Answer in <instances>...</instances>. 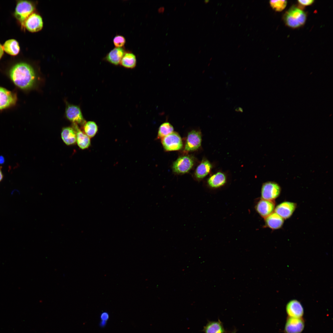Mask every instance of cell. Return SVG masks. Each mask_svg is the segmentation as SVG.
I'll return each instance as SVG.
<instances>
[{"label": "cell", "mask_w": 333, "mask_h": 333, "mask_svg": "<svg viewBox=\"0 0 333 333\" xmlns=\"http://www.w3.org/2000/svg\"><path fill=\"white\" fill-rule=\"evenodd\" d=\"M10 76L14 83L23 89L31 87L36 80L33 69L25 63H20L14 65L10 70Z\"/></svg>", "instance_id": "1"}, {"label": "cell", "mask_w": 333, "mask_h": 333, "mask_svg": "<svg viewBox=\"0 0 333 333\" xmlns=\"http://www.w3.org/2000/svg\"><path fill=\"white\" fill-rule=\"evenodd\" d=\"M306 15L303 10L296 7H292L285 14L284 20L286 24L292 28L300 27L304 24Z\"/></svg>", "instance_id": "2"}, {"label": "cell", "mask_w": 333, "mask_h": 333, "mask_svg": "<svg viewBox=\"0 0 333 333\" xmlns=\"http://www.w3.org/2000/svg\"><path fill=\"white\" fill-rule=\"evenodd\" d=\"M34 10L32 4L27 1H19L16 5L14 12L15 18L20 23L22 27H24L25 22Z\"/></svg>", "instance_id": "3"}, {"label": "cell", "mask_w": 333, "mask_h": 333, "mask_svg": "<svg viewBox=\"0 0 333 333\" xmlns=\"http://www.w3.org/2000/svg\"><path fill=\"white\" fill-rule=\"evenodd\" d=\"M281 189L277 183L268 182L264 183L261 190V199L269 200H274L280 195Z\"/></svg>", "instance_id": "4"}, {"label": "cell", "mask_w": 333, "mask_h": 333, "mask_svg": "<svg viewBox=\"0 0 333 333\" xmlns=\"http://www.w3.org/2000/svg\"><path fill=\"white\" fill-rule=\"evenodd\" d=\"M162 143L164 149L167 151L177 150L183 146V142L179 134L173 132L162 138Z\"/></svg>", "instance_id": "5"}, {"label": "cell", "mask_w": 333, "mask_h": 333, "mask_svg": "<svg viewBox=\"0 0 333 333\" xmlns=\"http://www.w3.org/2000/svg\"><path fill=\"white\" fill-rule=\"evenodd\" d=\"M67 118L72 123L83 125L85 121L81 109L78 106L67 104L65 110Z\"/></svg>", "instance_id": "6"}, {"label": "cell", "mask_w": 333, "mask_h": 333, "mask_svg": "<svg viewBox=\"0 0 333 333\" xmlns=\"http://www.w3.org/2000/svg\"><path fill=\"white\" fill-rule=\"evenodd\" d=\"M193 159L189 156L179 158L173 163V170L177 174H183L188 171L194 165Z\"/></svg>", "instance_id": "7"}, {"label": "cell", "mask_w": 333, "mask_h": 333, "mask_svg": "<svg viewBox=\"0 0 333 333\" xmlns=\"http://www.w3.org/2000/svg\"><path fill=\"white\" fill-rule=\"evenodd\" d=\"M305 326V321L302 318H297L288 317L284 328V333H301Z\"/></svg>", "instance_id": "8"}, {"label": "cell", "mask_w": 333, "mask_h": 333, "mask_svg": "<svg viewBox=\"0 0 333 333\" xmlns=\"http://www.w3.org/2000/svg\"><path fill=\"white\" fill-rule=\"evenodd\" d=\"M275 203L274 200H269L261 199L257 203L255 209L258 214L265 219L274 212Z\"/></svg>", "instance_id": "9"}, {"label": "cell", "mask_w": 333, "mask_h": 333, "mask_svg": "<svg viewBox=\"0 0 333 333\" xmlns=\"http://www.w3.org/2000/svg\"><path fill=\"white\" fill-rule=\"evenodd\" d=\"M201 141L200 132L197 130L191 131L188 134L184 150L189 152L197 150L200 146Z\"/></svg>", "instance_id": "10"}, {"label": "cell", "mask_w": 333, "mask_h": 333, "mask_svg": "<svg viewBox=\"0 0 333 333\" xmlns=\"http://www.w3.org/2000/svg\"><path fill=\"white\" fill-rule=\"evenodd\" d=\"M296 207L297 204L295 203L285 201L277 205L274 212L284 219H287L291 216Z\"/></svg>", "instance_id": "11"}, {"label": "cell", "mask_w": 333, "mask_h": 333, "mask_svg": "<svg viewBox=\"0 0 333 333\" xmlns=\"http://www.w3.org/2000/svg\"><path fill=\"white\" fill-rule=\"evenodd\" d=\"M286 311L288 317L302 318L304 314L303 308L298 301L293 299L290 301L286 306Z\"/></svg>", "instance_id": "12"}, {"label": "cell", "mask_w": 333, "mask_h": 333, "mask_svg": "<svg viewBox=\"0 0 333 333\" xmlns=\"http://www.w3.org/2000/svg\"><path fill=\"white\" fill-rule=\"evenodd\" d=\"M24 27L31 32H35L40 31L43 27V22L41 17L35 13L32 14L26 20Z\"/></svg>", "instance_id": "13"}, {"label": "cell", "mask_w": 333, "mask_h": 333, "mask_svg": "<svg viewBox=\"0 0 333 333\" xmlns=\"http://www.w3.org/2000/svg\"><path fill=\"white\" fill-rule=\"evenodd\" d=\"M16 101L17 97L14 94L0 87V109L13 105Z\"/></svg>", "instance_id": "14"}, {"label": "cell", "mask_w": 333, "mask_h": 333, "mask_svg": "<svg viewBox=\"0 0 333 333\" xmlns=\"http://www.w3.org/2000/svg\"><path fill=\"white\" fill-rule=\"evenodd\" d=\"M126 52L123 47H115L111 50L104 58V60L115 65L120 64L121 60Z\"/></svg>", "instance_id": "15"}, {"label": "cell", "mask_w": 333, "mask_h": 333, "mask_svg": "<svg viewBox=\"0 0 333 333\" xmlns=\"http://www.w3.org/2000/svg\"><path fill=\"white\" fill-rule=\"evenodd\" d=\"M72 127L76 132V142L79 147L82 150L88 148L91 145L90 138L79 127L77 124L72 123Z\"/></svg>", "instance_id": "16"}, {"label": "cell", "mask_w": 333, "mask_h": 333, "mask_svg": "<svg viewBox=\"0 0 333 333\" xmlns=\"http://www.w3.org/2000/svg\"><path fill=\"white\" fill-rule=\"evenodd\" d=\"M264 219L266 226L273 230L280 228L284 222V219L274 212Z\"/></svg>", "instance_id": "17"}, {"label": "cell", "mask_w": 333, "mask_h": 333, "mask_svg": "<svg viewBox=\"0 0 333 333\" xmlns=\"http://www.w3.org/2000/svg\"><path fill=\"white\" fill-rule=\"evenodd\" d=\"M61 137L64 142L67 145H73L76 142V132L72 127H66L63 128L61 132Z\"/></svg>", "instance_id": "18"}, {"label": "cell", "mask_w": 333, "mask_h": 333, "mask_svg": "<svg viewBox=\"0 0 333 333\" xmlns=\"http://www.w3.org/2000/svg\"><path fill=\"white\" fill-rule=\"evenodd\" d=\"M202 331L204 333H226L227 332L219 319L217 321H208L204 327Z\"/></svg>", "instance_id": "19"}, {"label": "cell", "mask_w": 333, "mask_h": 333, "mask_svg": "<svg viewBox=\"0 0 333 333\" xmlns=\"http://www.w3.org/2000/svg\"><path fill=\"white\" fill-rule=\"evenodd\" d=\"M226 181L225 175L222 173L217 172L210 177L208 180V184L212 188H217L224 185Z\"/></svg>", "instance_id": "20"}, {"label": "cell", "mask_w": 333, "mask_h": 333, "mask_svg": "<svg viewBox=\"0 0 333 333\" xmlns=\"http://www.w3.org/2000/svg\"><path fill=\"white\" fill-rule=\"evenodd\" d=\"M212 166L207 160H203L197 167L195 176L198 179H201L205 177L210 172Z\"/></svg>", "instance_id": "21"}, {"label": "cell", "mask_w": 333, "mask_h": 333, "mask_svg": "<svg viewBox=\"0 0 333 333\" xmlns=\"http://www.w3.org/2000/svg\"><path fill=\"white\" fill-rule=\"evenodd\" d=\"M136 63L135 55L131 52L126 51L121 60L120 64L125 68L133 69L135 67Z\"/></svg>", "instance_id": "22"}, {"label": "cell", "mask_w": 333, "mask_h": 333, "mask_svg": "<svg viewBox=\"0 0 333 333\" xmlns=\"http://www.w3.org/2000/svg\"><path fill=\"white\" fill-rule=\"evenodd\" d=\"M4 50L7 54L12 55H17L20 51V47L17 41L10 39L5 42L3 46Z\"/></svg>", "instance_id": "23"}, {"label": "cell", "mask_w": 333, "mask_h": 333, "mask_svg": "<svg viewBox=\"0 0 333 333\" xmlns=\"http://www.w3.org/2000/svg\"><path fill=\"white\" fill-rule=\"evenodd\" d=\"M83 132L89 138L94 137L98 130L97 124L93 121L85 122L83 125Z\"/></svg>", "instance_id": "24"}, {"label": "cell", "mask_w": 333, "mask_h": 333, "mask_svg": "<svg viewBox=\"0 0 333 333\" xmlns=\"http://www.w3.org/2000/svg\"><path fill=\"white\" fill-rule=\"evenodd\" d=\"M174 128L172 125L168 122H165L159 126L158 137L162 138L173 132Z\"/></svg>", "instance_id": "25"}, {"label": "cell", "mask_w": 333, "mask_h": 333, "mask_svg": "<svg viewBox=\"0 0 333 333\" xmlns=\"http://www.w3.org/2000/svg\"><path fill=\"white\" fill-rule=\"evenodd\" d=\"M269 3L272 8L277 11H281L286 7L287 2L283 0H270Z\"/></svg>", "instance_id": "26"}, {"label": "cell", "mask_w": 333, "mask_h": 333, "mask_svg": "<svg viewBox=\"0 0 333 333\" xmlns=\"http://www.w3.org/2000/svg\"><path fill=\"white\" fill-rule=\"evenodd\" d=\"M113 42L115 47H122L125 45L126 40L123 36L117 35L114 38Z\"/></svg>", "instance_id": "27"}, {"label": "cell", "mask_w": 333, "mask_h": 333, "mask_svg": "<svg viewBox=\"0 0 333 333\" xmlns=\"http://www.w3.org/2000/svg\"><path fill=\"white\" fill-rule=\"evenodd\" d=\"M314 1L312 0H298V2L301 5L304 6H309L312 4Z\"/></svg>", "instance_id": "28"}, {"label": "cell", "mask_w": 333, "mask_h": 333, "mask_svg": "<svg viewBox=\"0 0 333 333\" xmlns=\"http://www.w3.org/2000/svg\"><path fill=\"white\" fill-rule=\"evenodd\" d=\"M108 318V314L106 313H103L101 314V318L102 321H106Z\"/></svg>", "instance_id": "29"}, {"label": "cell", "mask_w": 333, "mask_h": 333, "mask_svg": "<svg viewBox=\"0 0 333 333\" xmlns=\"http://www.w3.org/2000/svg\"><path fill=\"white\" fill-rule=\"evenodd\" d=\"M165 10V7L163 6H161L159 7L158 9V12L159 13H163Z\"/></svg>", "instance_id": "30"}, {"label": "cell", "mask_w": 333, "mask_h": 333, "mask_svg": "<svg viewBox=\"0 0 333 333\" xmlns=\"http://www.w3.org/2000/svg\"><path fill=\"white\" fill-rule=\"evenodd\" d=\"M4 52L3 46L0 44V59L2 56Z\"/></svg>", "instance_id": "31"}, {"label": "cell", "mask_w": 333, "mask_h": 333, "mask_svg": "<svg viewBox=\"0 0 333 333\" xmlns=\"http://www.w3.org/2000/svg\"><path fill=\"white\" fill-rule=\"evenodd\" d=\"M5 161L4 157L2 156H0V164L3 163Z\"/></svg>", "instance_id": "32"}, {"label": "cell", "mask_w": 333, "mask_h": 333, "mask_svg": "<svg viewBox=\"0 0 333 333\" xmlns=\"http://www.w3.org/2000/svg\"><path fill=\"white\" fill-rule=\"evenodd\" d=\"M3 178V175L1 170V168L0 167V182L2 180Z\"/></svg>", "instance_id": "33"}, {"label": "cell", "mask_w": 333, "mask_h": 333, "mask_svg": "<svg viewBox=\"0 0 333 333\" xmlns=\"http://www.w3.org/2000/svg\"><path fill=\"white\" fill-rule=\"evenodd\" d=\"M236 329H235L232 332H231L230 333H236Z\"/></svg>", "instance_id": "34"}, {"label": "cell", "mask_w": 333, "mask_h": 333, "mask_svg": "<svg viewBox=\"0 0 333 333\" xmlns=\"http://www.w3.org/2000/svg\"><path fill=\"white\" fill-rule=\"evenodd\" d=\"M208 1H209V0H205V1H204V2L205 3H207Z\"/></svg>", "instance_id": "35"}, {"label": "cell", "mask_w": 333, "mask_h": 333, "mask_svg": "<svg viewBox=\"0 0 333 333\" xmlns=\"http://www.w3.org/2000/svg\"><path fill=\"white\" fill-rule=\"evenodd\" d=\"M176 6H175V8H174V10H176Z\"/></svg>", "instance_id": "36"}, {"label": "cell", "mask_w": 333, "mask_h": 333, "mask_svg": "<svg viewBox=\"0 0 333 333\" xmlns=\"http://www.w3.org/2000/svg\"><path fill=\"white\" fill-rule=\"evenodd\" d=\"M186 4V2H184V5L185 6Z\"/></svg>", "instance_id": "37"}, {"label": "cell", "mask_w": 333, "mask_h": 333, "mask_svg": "<svg viewBox=\"0 0 333 333\" xmlns=\"http://www.w3.org/2000/svg\"><path fill=\"white\" fill-rule=\"evenodd\" d=\"M200 51H200H200H199V53H200Z\"/></svg>", "instance_id": "38"}]
</instances>
